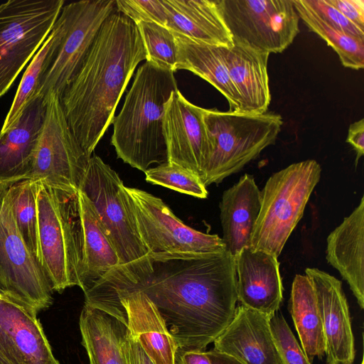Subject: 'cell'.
I'll return each instance as SVG.
<instances>
[{
    "label": "cell",
    "instance_id": "cell-1",
    "mask_svg": "<svg viewBox=\"0 0 364 364\" xmlns=\"http://www.w3.org/2000/svg\"><path fill=\"white\" fill-rule=\"evenodd\" d=\"M235 257L209 253L149 254L119 265L93 285L139 290L154 303L178 348L205 350L236 309Z\"/></svg>",
    "mask_w": 364,
    "mask_h": 364
},
{
    "label": "cell",
    "instance_id": "cell-2",
    "mask_svg": "<svg viewBox=\"0 0 364 364\" xmlns=\"http://www.w3.org/2000/svg\"><path fill=\"white\" fill-rule=\"evenodd\" d=\"M146 60L136 24L114 11L59 97L73 134L90 156L112 124L135 69Z\"/></svg>",
    "mask_w": 364,
    "mask_h": 364
},
{
    "label": "cell",
    "instance_id": "cell-3",
    "mask_svg": "<svg viewBox=\"0 0 364 364\" xmlns=\"http://www.w3.org/2000/svg\"><path fill=\"white\" fill-rule=\"evenodd\" d=\"M176 90L172 70L149 61L139 67L123 106L112 122L111 144L119 159L143 172L152 164L167 162L165 105Z\"/></svg>",
    "mask_w": 364,
    "mask_h": 364
},
{
    "label": "cell",
    "instance_id": "cell-4",
    "mask_svg": "<svg viewBox=\"0 0 364 364\" xmlns=\"http://www.w3.org/2000/svg\"><path fill=\"white\" fill-rule=\"evenodd\" d=\"M37 209L42 267L53 290L80 287L82 237L78 191L39 181Z\"/></svg>",
    "mask_w": 364,
    "mask_h": 364
},
{
    "label": "cell",
    "instance_id": "cell-5",
    "mask_svg": "<svg viewBox=\"0 0 364 364\" xmlns=\"http://www.w3.org/2000/svg\"><path fill=\"white\" fill-rule=\"evenodd\" d=\"M203 122L212 151L201 181L205 186L219 183L240 171L273 144L283 120L279 114H249L203 109Z\"/></svg>",
    "mask_w": 364,
    "mask_h": 364
},
{
    "label": "cell",
    "instance_id": "cell-6",
    "mask_svg": "<svg viewBox=\"0 0 364 364\" xmlns=\"http://www.w3.org/2000/svg\"><path fill=\"white\" fill-rule=\"evenodd\" d=\"M314 159L294 163L274 173L261 191V205L250 248L278 257L303 216L305 207L321 177Z\"/></svg>",
    "mask_w": 364,
    "mask_h": 364
},
{
    "label": "cell",
    "instance_id": "cell-7",
    "mask_svg": "<svg viewBox=\"0 0 364 364\" xmlns=\"http://www.w3.org/2000/svg\"><path fill=\"white\" fill-rule=\"evenodd\" d=\"M10 187H0V289L37 316L52 304L53 290L18 229Z\"/></svg>",
    "mask_w": 364,
    "mask_h": 364
},
{
    "label": "cell",
    "instance_id": "cell-8",
    "mask_svg": "<svg viewBox=\"0 0 364 364\" xmlns=\"http://www.w3.org/2000/svg\"><path fill=\"white\" fill-rule=\"evenodd\" d=\"M63 0H9L0 5V97L54 26Z\"/></svg>",
    "mask_w": 364,
    "mask_h": 364
},
{
    "label": "cell",
    "instance_id": "cell-9",
    "mask_svg": "<svg viewBox=\"0 0 364 364\" xmlns=\"http://www.w3.org/2000/svg\"><path fill=\"white\" fill-rule=\"evenodd\" d=\"M117 10L116 0H82L61 9L56 20L60 38L34 95L59 98L85 59L106 18Z\"/></svg>",
    "mask_w": 364,
    "mask_h": 364
},
{
    "label": "cell",
    "instance_id": "cell-10",
    "mask_svg": "<svg viewBox=\"0 0 364 364\" xmlns=\"http://www.w3.org/2000/svg\"><path fill=\"white\" fill-rule=\"evenodd\" d=\"M80 191L93 205L119 265L132 264L149 254L139 234L123 181L97 155L91 156Z\"/></svg>",
    "mask_w": 364,
    "mask_h": 364
},
{
    "label": "cell",
    "instance_id": "cell-11",
    "mask_svg": "<svg viewBox=\"0 0 364 364\" xmlns=\"http://www.w3.org/2000/svg\"><path fill=\"white\" fill-rule=\"evenodd\" d=\"M219 6L233 43L279 53L299 33L292 0H219Z\"/></svg>",
    "mask_w": 364,
    "mask_h": 364
},
{
    "label": "cell",
    "instance_id": "cell-12",
    "mask_svg": "<svg viewBox=\"0 0 364 364\" xmlns=\"http://www.w3.org/2000/svg\"><path fill=\"white\" fill-rule=\"evenodd\" d=\"M46 98V118L27 179L77 192L91 156L73 134L58 96L50 93Z\"/></svg>",
    "mask_w": 364,
    "mask_h": 364
},
{
    "label": "cell",
    "instance_id": "cell-13",
    "mask_svg": "<svg viewBox=\"0 0 364 364\" xmlns=\"http://www.w3.org/2000/svg\"><path fill=\"white\" fill-rule=\"evenodd\" d=\"M141 239L149 254L209 253L225 250L222 238L183 223L164 202L145 191L125 186Z\"/></svg>",
    "mask_w": 364,
    "mask_h": 364
},
{
    "label": "cell",
    "instance_id": "cell-14",
    "mask_svg": "<svg viewBox=\"0 0 364 364\" xmlns=\"http://www.w3.org/2000/svg\"><path fill=\"white\" fill-rule=\"evenodd\" d=\"M203 109L191 103L178 89L166 103L164 116L167 161L193 171L200 179L212 151Z\"/></svg>",
    "mask_w": 364,
    "mask_h": 364
},
{
    "label": "cell",
    "instance_id": "cell-15",
    "mask_svg": "<svg viewBox=\"0 0 364 364\" xmlns=\"http://www.w3.org/2000/svg\"><path fill=\"white\" fill-rule=\"evenodd\" d=\"M305 272L316 294L327 364H353L355 355L354 336L341 282L316 268H307Z\"/></svg>",
    "mask_w": 364,
    "mask_h": 364
},
{
    "label": "cell",
    "instance_id": "cell-16",
    "mask_svg": "<svg viewBox=\"0 0 364 364\" xmlns=\"http://www.w3.org/2000/svg\"><path fill=\"white\" fill-rule=\"evenodd\" d=\"M46 109L47 98L33 96L13 124L0 131V187L27 179Z\"/></svg>",
    "mask_w": 364,
    "mask_h": 364
},
{
    "label": "cell",
    "instance_id": "cell-17",
    "mask_svg": "<svg viewBox=\"0 0 364 364\" xmlns=\"http://www.w3.org/2000/svg\"><path fill=\"white\" fill-rule=\"evenodd\" d=\"M277 258L250 247L235 257L237 301L270 317L279 311L283 299Z\"/></svg>",
    "mask_w": 364,
    "mask_h": 364
},
{
    "label": "cell",
    "instance_id": "cell-18",
    "mask_svg": "<svg viewBox=\"0 0 364 364\" xmlns=\"http://www.w3.org/2000/svg\"><path fill=\"white\" fill-rule=\"evenodd\" d=\"M270 316L240 304L213 350L244 364H282L269 324Z\"/></svg>",
    "mask_w": 364,
    "mask_h": 364
},
{
    "label": "cell",
    "instance_id": "cell-19",
    "mask_svg": "<svg viewBox=\"0 0 364 364\" xmlns=\"http://www.w3.org/2000/svg\"><path fill=\"white\" fill-rule=\"evenodd\" d=\"M326 259L348 282L364 308V197L327 237Z\"/></svg>",
    "mask_w": 364,
    "mask_h": 364
},
{
    "label": "cell",
    "instance_id": "cell-20",
    "mask_svg": "<svg viewBox=\"0 0 364 364\" xmlns=\"http://www.w3.org/2000/svg\"><path fill=\"white\" fill-rule=\"evenodd\" d=\"M261 205V191L255 178L245 174L225 190L220 203L223 241L225 250L234 257L250 241Z\"/></svg>",
    "mask_w": 364,
    "mask_h": 364
},
{
    "label": "cell",
    "instance_id": "cell-21",
    "mask_svg": "<svg viewBox=\"0 0 364 364\" xmlns=\"http://www.w3.org/2000/svg\"><path fill=\"white\" fill-rule=\"evenodd\" d=\"M166 28L175 33L204 43L231 48L233 41L219 6V0H162Z\"/></svg>",
    "mask_w": 364,
    "mask_h": 364
},
{
    "label": "cell",
    "instance_id": "cell-22",
    "mask_svg": "<svg viewBox=\"0 0 364 364\" xmlns=\"http://www.w3.org/2000/svg\"><path fill=\"white\" fill-rule=\"evenodd\" d=\"M269 54L233 43L227 53L230 77L240 99V111L267 112L271 102L267 63Z\"/></svg>",
    "mask_w": 364,
    "mask_h": 364
},
{
    "label": "cell",
    "instance_id": "cell-23",
    "mask_svg": "<svg viewBox=\"0 0 364 364\" xmlns=\"http://www.w3.org/2000/svg\"><path fill=\"white\" fill-rule=\"evenodd\" d=\"M177 51L176 70H186L215 87L228 100L230 111H240V99L227 66L229 48L193 41L173 33Z\"/></svg>",
    "mask_w": 364,
    "mask_h": 364
},
{
    "label": "cell",
    "instance_id": "cell-24",
    "mask_svg": "<svg viewBox=\"0 0 364 364\" xmlns=\"http://www.w3.org/2000/svg\"><path fill=\"white\" fill-rule=\"evenodd\" d=\"M82 237L80 288L83 291L120 264L117 253L93 205L78 191Z\"/></svg>",
    "mask_w": 364,
    "mask_h": 364
},
{
    "label": "cell",
    "instance_id": "cell-25",
    "mask_svg": "<svg viewBox=\"0 0 364 364\" xmlns=\"http://www.w3.org/2000/svg\"><path fill=\"white\" fill-rule=\"evenodd\" d=\"M79 326L90 364H126L123 346L129 331L122 321L84 305Z\"/></svg>",
    "mask_w": 364,
    "mask_h": 364
},
{
    "label": "cell",
    "instance_id": "cell-26",
    "mask_svg": "<svg viewBox=\"0 0 364 364\" xmlns=\"http://www.w3.org/2000/svg\"><path fill=\"white\" fill-rule=\"evenodd\" d=\"M0 326L23 364H60L37 316L9 300L0 299Z\"/></svg>",
    "mask_w": 364,
    "mask_h": 364
},
{
    "label": "cell",
    "instance_id": "cell-27",
    "mask_svg": "<svg viewBox=\"0 0 364 364\" xmlns=\"http://www.w3.org/2000/svg\"><path fill=\"white\" fill-rule=\"evenodd\" d=\"M289 310L308 360L325 355L321 318L312 284L306 275L295 276L289 301Z\"/></svg>",
    "mask_w": 364,
    "mask_h": 364
},
{
    "label": "cell",
    "instance_id": "cell-28",
    "mask_svg": "<svg viewBox=\"0 0 364 364\" xmlns=\"http://www.w3.org/2000/svg\"><path fill=\"white\" fill-rule=\"evenodd\" d=\"M292 1L299 18L334 50L344 67L353 70L364 68V39L331 26L311 9L304 0Z\"/></svg>",
    "mask_w": 364,
    "mask_h": 364
},
{
    "label": "cell",
    "instance_id": "cell-29",
    "mask_svg": "<svg viewBox=\"0 0 364 364\" xmlns=\"http://www.w3.org/2000/svg\"><path fill=\"white\" fill-rule=\"evenodd\" d=\"M60 27L57 21L24 72L1 131L6 130L18 118L26 102L34 96L40 80L57 48Z\"/></svg>",
    "mask_w": 364,
    "mask_h": 364
},
{
    "label": "cell",
    "instance_id": "cell-30",
    "mask_svg": "<svg viewBox=\"0 0 364 364\" xmlns=\"http://www.w3.org/2000/svg\"><path fill=\"white\" fill-rule=\"evenodd\" d=\"M38 183L39 181L25 179L11 185L10 188L18 229L28 250L42 267L37 209Z\"/></svg>",
    "mask_w": 364,
    "mask_h": 364
},
{
    "label": "cell",
    "instance_id": "cell-31",
    "mask_svg": "<svg viewBox=\"0 0 364 364\" xmlns=\"http://www.w3.org/2000/svg\"><path fill=\"white\" fill-rule=\"evenodd\" d=\"M146 52V61L176 72L177 51L174 36L166 27L155 23H136Z\"/></svg>",
    "mask_w": 364,
    "mask_h": 364
},
{
    "label": "cell",
    "instance_id": "cell-32",
    "mask_svg": "<svg viewBox=\"0 0 364 364\" xmlns=\"http://www.w3.org/2000/svg\"><path fill=\"white\" fill-rule=\"evenodd\" d=\"M145 180L173 191L198 198H206L208 192L200 176L171 162H166L145 172Z\"/></svg>",
    "mask_w": 364,
    "mask_h": 364
},
{
    "label": "cell",
    "instance_id": "cell-33",
    "mask_svg": "<svg viewBox=\"0 0 364 364\" xmlns=\"http://www.w3.org/2000/svg\"><path fill=\"white\" fill-rule=\"evenodd\" d=\"M269 324L282 364H311L282 314L270 317Z\"/></svg>",
    "mask_w": 364,
    "mask_h": 364
},
{
    "label": "cell",
    "instance_id": "cell-34",
    "mask_svg": "<svg viewBox=\"0 0 364 364\" xmlns=\"http://www.w3.org/2000/svg\"><path fill=\"white\" fill-rule=\"evenodd\" d=\"M116 6L136 24L151 22L166 27L167 16L162 0H116Z\"/></svg>",
    "mask_w": 364,
    "mask_h": 364
},
{
    "label": "cell",
    "instance_id": "cell-35",
    "mask_svg": "<svg viewBox=\"0 0 364 364\" xmlns=\"http://www.w3.org/2000/svg\"><path fill=\"white\" fill-rule=\"evenodd\" d=\"M306 5L323 20L343 32L364 39L361 28L333 7L328 0H304Z\"/></svg>",
    "mask_w": 364,
    "mask_h": 364
},
{
    "label": "cell",
    "instance_id": "cell-36",
    "mask_svg": "<svg viewBox=\"0 0 364 364\" xmlns=\"http://www.w3.org/2000/svg\"><path fill=\"white\" fill-rule=\"evenodd\" d=\"M348 20L364 29L363 0H328Z\"/></svg>",
    "mask_w": 364,
    "mask_h": 364
},
{
    "label": "cell",
    "instance_id": "cell-37",
    "mask_svg": "<svg viewBox=\"0 0 364 364\" xmlns=\"http://www.w3.org/2000/svg\"><path fill=\"white\" fill-rule=\"evenodd\" d=\"M126 364H154L139 343L129 332L124 342Z\"/></svg>",
    "mask_w": 364,
    "mask_h": 364
},
{
    "label": "cell",
    "instance_id": "cell-38",
    "mask_svg": "<svg viewBox=\"0 0 364 364\" xmlns=\"http://www.w3.org/2000/svg\"><path fill=\"white\" fill-rule=\"evenodd\" d=\"M346 141L356 153L355 166L364 154V119H361L351 124L348 129Z\"/></svg>",
    "mask_w": 364,
    "mask_h": 364
},
{
    "label": "cell",
    "instance_id": "cell-39",
    "mask_svg": "<svg viewBox=\"0 0 364 364\" xmlns=\"http://www.w3.org/2000/svg\"><path fill=\"white\" fill-rule=\"evenodd\" d=\"M174 364H211L205 350H185L178 348Z\"/></svg>",
    "mask_w": 364,
    "mask_h": 364
},
{
    "label": "cell",
    "instance_id": "cell-40",
    "mask_svg": "<svg viewBox=\"0 0 364 364\" xmlns=\"http://www.w3.org/2000/svg\"><path fill=\"white\" fill-rule=\"evenodd\" d=\"M0 353L12 364H23L12 341L1 326Z\"/></svg>",
    "mask_w": 364,
    "mask_h": 364
},
{
    "label": "cell",
    "instance_id": "cell-41",
    "mask_svg": "<svg viewBox=\"0 0 364 364\" xmlns=\"http://www.w3.org/2000/svg\"><path fill=\"white\" fill-rule=\"evenodd\" d=\"M211 364H244L235 358L213 349L206 352Z\"/></svg>",
    "mask_w": 364,
    "mask_h": 364
},
{
    "label": "cell",
    "instance_id": "cell-42",
    "mask_svg": "<svg viewBox=\"0 0 364 364\" xmlns=\"http://www.w3.org/2000/svg\"><path fill=\"white\" fill-rule=\"evenodd\" d=\"M0 364H12L0 353Z\"/></svg>",
    "mask_w": 364,
    "mask_h": 364
},
{
    "label": "cell",
    "instance_id": "cell-43",
    "mask_svg": "<svg viewBox=\"0 0 364 364\" xmlns=\"http://www.w3.org/2000/svg\"><path fill=\"white\" fill-rule=\"evenodd\" d=\"M0 299L11 301L5 292L0 289Z\"/></svg>",
    "mask_w": 364,
    "mask_h": 364
},
{
    "label": "cell",
    "instance_id": "cell-44",
    "mask_svg": "<svg viewBox=\"0 0 364 364\" xmlns=\"http://www.w3.org/2000/svg\"><path fill=\"white\" fill-rule=\"evenodd\" d=\"M360 364H364V361H363V357L362 358V360H361V363Z\"/></svg>",
    "mask_w": 364,
    "mask_h": 364
}]
</instances>
